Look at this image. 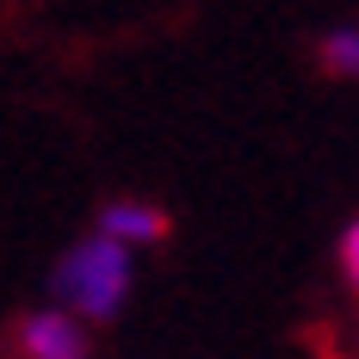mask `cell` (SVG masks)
<instances>
[{
	"mask_svg": "<svg viewBox=\"0 0 359 359\" xmlns=\"http://www.w3.org/2000/svg\"><path fill=\"white\" fill-rule=\"evenodd\" d=\"M323 62L334 74H359V32H334L323 43Z\"/></svg>",
	"mask_w": 359,
	"mask_h": 359,
	"instance_id": "cell-4",
	"label": "cell"
},
{
	"mask_svg": "<svg viewBox=\"0 0 359 359\" xmlns=\"http://www.w3.org/2000/svg\"><path fill=\"white\" fill-rule=\"evenodd\" d=\"M100 229L118 236V242H161L168 236V217L155 211V205H137V198H118L100 211Z\"/></svg>",
	"mask_w": 359,
	"mask_h": 359,
	"instance_id": "cell-3",
	"label": "cell"
},
{
	"mask_svg": "<svg viewBox=\"0 0 359 359\" xmlns=\"http://www.w3.org/2000/svg\"><path fill=\"white\" fill-rule=\"evenodd\" d=\"M19 347L32 359H87V334H81V323L62 316V310H37V316H25V328H19Z\"/></svg>",
	"mask_w": 359,
	"mask_h": 359,
	"instance_id": "cell-2",
	"label": "cell"
},
{
	"mask_svg": "<svg viewBox=\"0 0 359 359\" xmlns=\"http://www.w3.org/2000/svg\"><path fill=\"white\" fill-rule=\"evenodd\" d=\"M124 291H130V254L106 229L87 236V242H74L62 254V266H56V297L69 310H81V316H118Z\"/></svg>",
	"mask_w": 359,
	"mask_h": 359,
	"instance_id": "cell-1",
	"label": "cell"
},
{
	"mask_svg": "<svg viewBox=\"0 0 359 359\" xmlns=\"http://www.w3.org/2000/svg\"><path fill=\"white\" fill-rule=\"evenodd\" d=\"M341 266H347V279L359 285V223L347 229V236H341Z\"/></svg>",
	"mask_w": 359,
	"mask_h": 359,
	"instance_id": "cell-5",
	"label": "cell"
}]
</instances>
